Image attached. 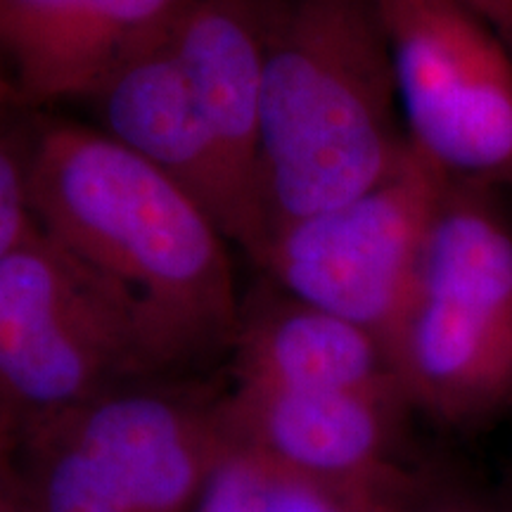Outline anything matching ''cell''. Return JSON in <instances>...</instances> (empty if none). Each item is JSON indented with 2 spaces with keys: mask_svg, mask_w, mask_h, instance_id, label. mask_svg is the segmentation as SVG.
Wrapping results in <instances>:
<instances>
[{
  "mask_svg": "<svg viewBox=\"0 0 512 512\" xmlns=\"http://www.w3.org/2000/svg\"><path fill=\"white\" fill-rule=\"evenodd\" d=\"M36 226L145 313L171 370L233 344L240 323L228 238L195 197L95 126H36Z\"/></svg>",
  "mask_w": 512,
  "mask_h": 512,
  "instance_id": "1",
  "label": "cell"
},
{
  "mask_svg": "<svg viewBox=\"0 0 512 512\" xmlns=\"http://www.w3.org/2000/svg\"><path fill=\"white\" fill-rule=\"evenodd\" d=\"M408 152L375 0H278L259 121L268 240L382 183Z\"/></svg>",
  "mask_w": 512,
  "mask_h": 512,
  "instance_id": "2",
  "label": "cell"
},
{
  "mask_svg": "<svg viewBox=\"0 0 512 512\" xmlns=\"http://www.w3.org/2000/svg\"><path fill=\"white\" fill-rule=\"evenodd\" d=\"M389 358L411 406L448 425L512 408V216L501 190L448 181Z\"/></svg>",
  "mask_w": 512,
  "mask_h": 512,
  "instance_id": "3",
  "label": "cell"
},
{
  "mask_svg": "<svg viewBox=\"0 0 512 512\" xmlns=\"http://www.w3.org/2000/svg\"><path fill=\"white\" fill-rule=\"evenodd\" d=\"M221 399L128 382L22 432L5 453L34 512H195L226 446Z\"/></svg>",
  "mask_w": 512,
  "mask_h": 512,
  "instance_id": "4",
  "label": "cell"
},
{
  "mask_svg": "<svg viewBox=\"0 0 512 512\" xmlns=\"http://www.w3.org/2000/svg\"><path fill=\"white\" fill-rule=\"evenodd\" d=\"M169 370L131 294L41 228L0 256V446L107 389Z\"/></svg>",
  "mask_w": 512,
  "mask_h": 512,
  "instance_id": "5",
  "label": "cell"
},
{
  "mask_svg": "<svg viewBox=\"0 0 512 512\" xmlns=\"http://www.w3.org/2000/svg\"><path fill=\"white\" fill-rule=\"evenodd\" d=\"M408 143L451 183L512 188V48L463 0H375Z\"/></svg>",
  "mask_w": 512,
  "mask_h": 512,
  "instance_id": "6",
  "label": "cell"
},
{
  "mask_svg": "<svg viewBox=\"0 0 512 512\" xmlns=\"http://www.w3.org/2000/svg\"><path fill=\"white\" fill-rule=\"evenodd\" d=\"M446 185L411 147L382 183L275 230L259 266L273 287L373 332L389 354Z\"/></svg>",
  "mask_w": 512,
  "mask_h": 512,
  "instance_id": "7",
  "label": "cell"
},
{
  "mask_svg": "<svg viewBox=\"0 0 512 512\" xmlns=\"http://www.w3.org/2000/svg\"><path fill=\"white\" fill-rule=\"evenodd\" d=\"M95 128L117 140L195 197L259 264L268 242L264 204L240 181L188 81L166 34L140 50L95 91Z\"/></svg>",
  "mask_w": 512,
  "mask_h": 512,
  "instance_id": "8",
  "label": "cell"
},
{
  "mask_svg": "<svg viewBox=\"0 0 512 512\" xmlns=\"http://www.w3.org/2000/svg\"><path fill=\"white\" fill-rule=\"evenodd\" d=\"M178 0H0V53L17 107L88 100L159 41Z\"/></svg>",
  "mask_w": 512,
  "mask_h": 512,
  "instance_id": "9",
  "label": "cell"
},
{
  "mask_svg": "<svg viewBox=\"0 0 512 512\" xmlns=\"http://www.w3.org/2000/svg\"><path fill=\"white\" fill-rule=\"evenodd\" d=\"M233 441L323 477H375L396 458L413 406L399 389H254L221 399Z\"/></svg>",
  "mask_w": 512,
  "mask_h": 512,
  "instance_id": "10",
  "label": "cell"
},
{
  "mask_svg": "<svg viewBox=\"0 0 512 512\" xmlns=\"http://www.w3.org/2000/svg\"><path fill=\"white\" fill-rule=\"evenodd\" d=\"M275 3L278 0H178L166 29L171 53L211 131L235 174L261 204L259 121Z\"/></svg>",
  "mask_w": 512,
  "mask_h": 512,
  "instance_id": "11",
  "label": "cell"
},
{
  "mask_svg": "<svg viewBox=\"0 0 512 512\" xmlns=\"http://www.w3.org/2000/svg\"><path fill=\"white\" fill-rule=\"evenodd\" d=\"M230 349L235 387L403 392L373 332L278 287L240 311Z\"/></svg>",
  "mask_w": 512,
  "mask_h": 512,
  "instance_id": "12",
  "label": "cell"
},
{
  "mask_svg": "<svg viewBox=\"0 0 512 512\" xmlns=\"http://www.w3.org/2000/svg\"><path fill=\"white\" fill-rule=\"evenodd\" d=\"M425 479L408 467L354 479L313 475L226 437L195 512H408Z\"/></svg>",
  "mask_w": 512,
  "mask_h": 512,
  "instance_id": "13",
  "label": "cell"
},
{
  "mask_svg": "<svg viewBox=\"0 0 512 512\" xmlns=\"http://www.w3.org/2000/svg\"><path fill=\"white\" fill-rule=\"evenodd\" d=\"M17 105L0 107V256L38 228L31 209V155L36 126L19 119Z\"/></svg>",
  "mask_w": 512,
  "mask_h": 512,
  "instance_id": "14",
  "label": "cell"
},
{
  "mask_svg": "<svg viewBox=\"0 0 512 512\" xmlns=\"http://www.w3.org/2000/svg\"><path fill=\"white\" fill-rule=\"evenodd\" d=\"M408 512H512V498L505 491L427 477Z\"/></svg>",
  "mask_w": 512,
  "mask_h": 512,
  "instance_id": "15",
  "label": "cell"
},
{
  "mask_svg": "<svg viewBox=\"0 0 512 512\" xmlns=\"http://www.w3.org/2000/svg\"><path fill=\"white\" fill-rule=\"evenodd\" d=\"M512 48V0H463Z\"/></svg>",
  "mask_w": 512,
  "mask_h": 512,
  "instance_id": "16",
  "label": "cell"
},
{
  "mask_svg": "<svg viewBox=\"0 0 512 512\" xmlns=\"http://www.w3.org/2000/svg\"><path fill=\"white\" fill-rule=\"evenodd\" d=\"M0 512H34L12 472L5 448H0Z\"/></svg>",
  "mask_w": 512,
  "mask_h": 512,
  "instance_id": "17",
  "label": "cell"
},
{
  "mask_svg": "<svg viewBox=\"0 0 512 512\" xmlns=\"http://www.w3.org/2000/svg\"><path fill=\"white\" fill-rule=\"evenodd\" d=\"M5 105H17V102H15V91H12L8 67H5L3 53H0V107Z\"/></svg>",
  "mask_w": 512,
  "mask_h": 512,
  "instance_id": "18",
  "label": "cell"
}]
</instances>
